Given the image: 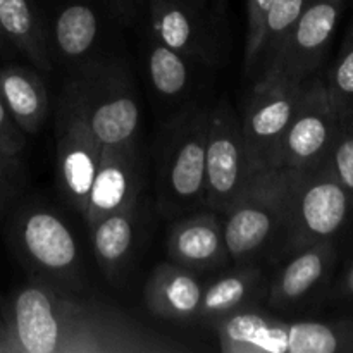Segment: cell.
Instances as JSON below:
<instances>
[{
  "instance_id": "28",
  "label": "cell",
  "mask_w": 353,
  "mask_h": 353,
  "mask_svg": "<svg viewBox=\"0 0 353 353\" xmlns=\"http://www.w3.org/2000/svg\"><path fill=\"white\" fill-rule=\"evenodd\" d=\"M26 145V134L17 128L12 117L7 112L6 105L0 97V152L9 157H16L23 152Z\"/></svg>"
},
{
  "instance_id": "2",
  "label": "cell",
  "mask_w": 353,
  "mask_h": 353,
  "mask_svg": "<svg viewBox=\"0 0 353 353\" xmlns=\"http://www.w3.org/2000/svg\"><path fill=\"white\" fill-rule=\"evenodd\" d=\"M210 324L226 353H353V319L286 323L252 307Z\"/></svg>"
},
{
  "instance_id": "26",
  "label": "cell",
  "mask_w": 353,
  "mask_h": 353,
  "mask_svg": "<svg viewBox=\"0 0 353 353\" xmlns=\"http://www.w3.org/2000/svg\"><path fill=\"white\" fill-rule=\"evenodd\" d=\"M323 164L353 195V109L338 114L336 134Z\"/></svg>"
},
{
  "instance_id": "35",
  "label": "cell",
  "mask_w": 353,
  "mask_h": 353,
  "mask_svg": "<svg viewBox=\"0 0 353 353\" xmlns=\"http://www.w3.org/2000/svg\"><path fill=\"white\" fill-rule=\"evenodd\" d=\"M9 48H10V43H9V41H7L6 34H3L2 28H0V54H6V52L9 50Z\"/></svg>"
},
{
  "instance_id": "17",
  "label": "cell",
  "mask_w": 353,
  "mask_h": 353,
  "mask_svg": "<svg viewBox=\"0 0 353 353\" xmlns=\"http://www.w3.org/2000/svg\"><path fill=\"white\" fill-rule=\"evenodd\" d=\"M202 293L203 286L192 269L174 262H164L148 276L143 288V302L152 316L190 321L199 317Z\"/></svg>"
},
{
  "instance_id": "15",
  "label": "cell",
  "mask_w": 353,
  "mask_h": 353,
  "mask_svg": "<svg viewBox=\"0 0 353 353\" xmlns=\"http://www.w3.org/2000/svg\"><path fill=\"white\" fill-rule=\"evenodd\" d=\"M168 255L171 262L192 271L226 264L230 255L219 214H193L172 224L168 236Z\"/></svg>"
},
{
  "instance_id": "13",
  "label": "cell",
  "mask_w": 353,
  "mask_h": 353,
  "mask_svg": "<svg viewBox=\"0 0 353 353\" xmlns=\"http://www.w3.org/2000/svg\"><path fill=\"white\" fill-rule=\"evenodd\" d=\"M141 188V159L134 140L121 145H103L83 216L88 228L110 214L137 205Z\"/></svg>"
},
{
  "instance_id": "25",
  "label": "cell",
  "mask_w": 353,
  "mask_h": 353,
  "mask_svg": "<svg viewBox=\"0 0 353 353\" xmlns=\"http://www.w3.org/2000/svg\"><path fill=\"white\" fill-rule=\"evenodd\" d=\"M331 105L338 114L353 109V23L324 79Z\"/></svg>"
},
{
  "instance_id": "11",
  "label": "cell",
  "mask_w": 353,
  "mask_h": 353,
  "mask_svg": "<svg viewBox=\"0 0 353 353\" xmlns=\"http://www.w3.org/2000/svg\"><path fill=\"white\" fill-rule=\"evenodd\" d=\"M309 79H257L248 93L240 114V124L247 145L248 161L254 172L269 169L276 145L288 128Z\"/></svg>"
},
{
  "instance_id": "21",
  "label": "cell",
  "mask_w": 353,
  "mask_h": 353,
  "mask_svg": "<svg viewBox=\"0 0 353 353\" xmlns=\"http://www.w3.org/2000/svg\"><path fill=\"white\" fill-rule=\"evenodd\" d=\"M138 203L114 212L90 226L97 264L103 274L117 281L130 261L137 236Z\"/></svg>"
},
{
  "instance_id": "16",
  "label": "cell",
  "mask_w": 353,
  "mask_h": 353,
  "mask_svg": "<svg viewBox=\"0 0 353 353\" xmlns=\"http://www.w3.org/2000/svg\"><path fill=\"white\" fill-rule=\"evenodd\" d=\"M334 261L336 247L333 240L321 241L293 254L269 285V303L276 309L299 305L327 278Z\"/></svg>"
},
{
  "instance_id": "22",
  "label": "cell",
  "mask_w": 353,
  "mask_h": 353,
  "mask_svg": "<svg viewBox=\"0 0 353 353\" xmlns=\"http://www.w3.org/2000/svg\"><path fill=\"white\" fill-rule=\"evenodd\" d=\"M99 37V17L90 6L81 2L62 7L54 23V43L59 54L71 61L83 59Z\"/></svg>"
},
{
  "instance_id": "4",
  "label": "cell",
  "mask_w": 353,
  "mask_h": 353,
  "mask_svg": "<svg viewBox=\"0 0 353 353\" xmlns=\"http://www.w3.org/2000/svg\"><path fill=\"white\" fill-rule=\"evenodd\" d=\"M209 112L192 105L172 117L161 134L157 157V202L172 217L205 203V143Z\"/></svg>"
},
{
  "instance_id": "23",
  "label": "cell",
  "mask_w": 353,
  "mask_h": 353,
  "mask_svg": "<svg viewBox=\"0 0 353 353\" xmlns=\"http://www.w3.org/2000/svg\"><path fill=\"white\" fill-rule=\"evenodd\" d=\"M190 61L165 47L154 34L147 40V69L155 92L164 99H178L190 85Z\"/></svg>"
},
{
  "instance_id": "6",
  "label": "cell",
  "mask_w": 353,
  "mask_h": 353,
  "mask_svg": "<svg viewBox=\"0 0 353 353\" xmlns=\"http://www.w3.org/2000/svg\"><path fill=\"white\" fill-rule=\"evenodd\" d=\"M102 145L133 141L140 124L134 86L117 62H99L83 69L64 88Z\"/></svg>"
},
{
  "instance_id": "27",
  "label": "cell",
  "mask_w": 353,
  "mask_h": 353,
  "mask_svg": "<svg viewBox=\"0 0 353 353\" xmlns=\"http://www.w3.org/2000/svg\"><path fill=\"white\" fill-rule=\"evenodd\" d=\"M274 0H247V41H245V71L257 68L261 55L264 21Z\"/></svg>"
},
{
  "instance_id": "7",
  "label": "cell",
  "mask_w": 353,
  "mask_h": 353,
  "mask_svg": "<svg viewBox=\"0 0 353 353\" xmlns=\"http://www.w3.org/2000/svg\"><path fill=\"white\" fill-rule=\"evenodd\" d=\"M12 241L24 264L37 278L62 290H76L81 259L71 228L52 210L30 207L12 226Z\"/></svg>"
},
{
  "instance_id": "9",
  "label": "cell",
  "mask_w": 353,
  "mask_h": 353,
  "mask_svg": "<svg viewBox=\"0 0 353 353\" xmlns=\"http://www.w3.org/2000/svg\"><path fill=\"white\" fill-rule=\"evenodd\" d=\"M343 6L345 0H307L295 26L262 68L259 79L305 81L316 76L333 40Z\"/></svg>"
},
{
  "instance_id": "30",
  "label": "cell",
  "mask_w": 353,
  "mask_h": 353,
  "mask_svg": "<svg viewBox=\"0 0 353 353\" xmlns=\"http://www.w3.org/2000/svg\"><path fill=\"white\" fill-rule=\"evenodd\" d=\"M338 296L353 302V262L348 265L347 271L341 276L340 283H338Z\"/></svg>"
},
{
  "instance_id": "31",
  "label": "cell",
  "mask_w": 353,
  "mask_h": 353,
  "mask_svg": "<svg viewBox=\"0 0 353 353\" xmlns=\"http://www.w3.org/2000/svg\"><path fill=\"white\" fill-rule=\"evenodd\" d=\"M226 7H228V0H210V10H212V21L214 23H219L221 19L226 14Z\"/></svg>"
},
{
  "instance_id": "20",
  "label": "cell",
  "mask_w": 353,
  "mask_h": 353,
  "mask_svg": "<svg viewBox=\"0 0 353 353\" xmlns=\"http://www.w3.org/2000/svg\"><path fill=\"white\" fill-rule=\"evenodd\" d=\"M0 28L10 47L41 71H50L47 31L33 0H0Z\"/></svg>"
},
{
  "instance_id": "29",
  "label": "cell",
  "mask_w": 353,
  "mask_h": 353,
  "mask_svg": "<svg viewBox=\"0 0 353 353\" xmlns=\"http://www.w3.org/2000/svg\"><path fill=\"white\" fill-rule=\"evenodd\" d=\"M14 164H16V157H9L0 152V210L6 205L7 199L12 195Z\"/></svg>"
},
{
  "instance_id": "3",
  "label": "cell",
  "mask_w": 353,
  "mask_h": 353,
  "mask_svg": "<svg viewBox=\"0 0 353 353\" xmlns=\"http://www.w3.org/2000/svg\"><path fill=\"white\" fill-rule=\"evenodd\" d=\"M353 210V195L324 164L314 169H293L283 226L276 236V259L321 241L334 240Z\"/></svg>"
},
{
  "instance_id": "32",
  "label": "cell",
  "mask_w": 353,
  "mask_h": 353,
  "mask_svg": "<svg viewBox=\"0 0 353 353\" xmlns=\"http://www.w3.org/2000/svg\"><path fill=\"white\" fill-rule=\"evenodd\" d=\"M116 6V10L119 16H131L133 14V7L137 6V0H112Z\"/></svg>"
},
{
  "instance_id": "36",
  "label": "cell",
  "mask_w": 353,
  "mask_h": 353,
  "mask_svg": "<svg viewBox=\"0 0 353 353\" xmlns=\"http://www.w3.org/2000/svg\"><path fill=\"white\" fill-rule=\"evenodd\" d=\"M0 353H17L16 347L10 343H7V341L0 340Z\"/></svg>"
},
{
  "instance_id": "1",
  "label": "cell",
  "mask_w": 353,
  "mask_h": 353,
  "mask_svg": "<svg viewBox=\"0 0 353 353\" xmlns=\"http://www.w3.org/2000/svg\"><path fill=\"white\" fill-rule=\"evenodd\" d=\"M17 353H181L185 345L124 310L40 278L17 290L6 314Z\"/></svg>"
},
{
  "instance_id": "14",
  "label": "cell",
  "mask_w": 353,
  "mask_h": 353,
  "mask_svg": "<svg viewBox=\"0 0 353 353\" xmlns=\"http://www.w3.org/2000/svg\"><path fill=\"white\" fill-rule=\"evenodd\" d=\"M150 33L165 47L188 61H219L217 37L205 14L193 10L185 0H148Z\"/></svg>"
},
{
  "instance_id": "18",
  "label": "cell",
  "mask_w": 353,
  "mask_h": 353,
  "mask_svg": "<svg viewBox=\"0 0 353 353\" xmlns=\"http://www.w3.org/2000/svg\"><path fill=\"white\" fill-rule=\"evenodd\" d=\"M0 97L7 112L24 134H37L48 112L43 79L30 68L7 64L0 69Z\"/></svg>"
},
{
  "instance_id": "19",
  "label": "cell",
  "mask_w": 353,
  "mask_h": 353,
  "mask_svg": "<svg viewBox=\"0 0 353 353\" xmlns=\"http://www.w3.org/2000/svg\"><path fill=\"white\" fill-rule=\"evenodd\" d=\"M238 265L240 268L203 288L196 319L214 323L238 310L252 309L265 295L268 288L261 268L254 262Z\"/></svg>"
},
{
  "instance_id": "33",
  "label": "cell",
  "mask_w": 353,
  "mask_h": 353,
  "mask_svg": "<svg viewBox=\"0 0 353 353\" xmlns=\"http://www.w3.org/2000/svg\"><path fill=\"white\" fill-rule=\"evenodd\" d=\"M185 2L188 3L193 10H196V12L200 14H205L207 16V9H209L210 0H185Z\"/></svg>"
},
{
  "instance_id": "5",
  "label": "cell",
  "mask_w": 353,
  "mask_h": 353,
  "mask_svg": "<svg viewBox=\"0 0 353 353\" xmlns=\"http://www.w3.org/2000/svg\"><path fill=\"white\" fill-rule=\"evenodd\" d=\"M293 169L255 172L223 214L224 241L234 264H247L278 236L288 205Z\"/></svg>"
},
{
  "instance_id": "8",
  "label": "cell",
  "mask_w": 353,
  "mask_h": 353,
  "mask_svg": "<svg viewBox=\"0 0 353 353\" xmlns=\"http://www.w3.org/2000/svg\"><path fill=\"white\" fill-rule=\"evenodd\" d=\"M240 116L223 100L210 109L205 143V205L223 216L254 176Z\"/></svg>"
},
{
  "instance_id": "10",
  "label": "cell",
  "mask_w": 353,
  "mask_h": 353,
  "mask_svg": "<svg viewBox=\"0 0 353 353\" xmlns=\"http://www.w3.org/2000/svg\"><path fill=\"white\" fill-rule=\"evenodd\" d=\"M338 128L324 79L312 76L302 100L274 148L269 169H314L326 161Z\"/></svg>"
},
{
  "instance_id": "34",
  "label": "cell",
  "mask_w": 353,
  "mask_h": 353,
  "mask_svg": "<svg viewBox=\"0 0 353 353\" xmlns=\"http://www.w3.org/2000/svg\"><path fill=\"white\" fill-rule=\"evenodd\" d=\"M0 340L7 341V343H10V334H9V327H7L6 321L0 319ZM12 345V343H10Z\"/></svg>"
},
{
  "instance_id": "24",
  "label": "cell",
  "mask_w": 353,
  "mask_h": 353,
  "mask_svg": "<svg viewBox=\"0 0 353 353\" xmlns=\"http://www.w3.org/2000/svg\"><path fill=\"white\" fill-rule=\"evenodd\" d=\"M307 0H274L269 9L264 21V31H262L261 55H259L257 65L264 68L272 55L278 52L285 38L295 26L296 19L302 14Z\"/></svg>"
},
{
  "instance_id": "12",
  "label": "cell",
  "mask_w": 353,
  "mask_h": 353,
  "mask_svg": "<svg viewBox=\"0 0 353 353\" xmlns=\"http://www.w3.org/2000/svg\"><path fill=\"white\" fill-rule=\"evenodd\" d=\"M55 138L59 188L65 202L79 216H85L103 145L90 130L74 103L64 95L57 109Z\"/></svg>"
}]
</instances>
